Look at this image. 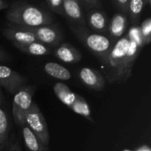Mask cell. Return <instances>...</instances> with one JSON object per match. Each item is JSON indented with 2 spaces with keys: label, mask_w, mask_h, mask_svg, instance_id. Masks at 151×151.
<instances>
[{
  "label": "cell",
  "mask_w": 151,
  "mask_h": 151,
  "mask_svg": "<svg viewBox=\"0 0 151 151\" xmlns=\"http://www.w3.org/2000/svg\"><path fill=\"white\" fill-rule=\"evenodd\" d=\"M71 109L75 113L86 118L88 120L94 123V120L91 117V111H90L89 106H88V103L86 102V100L81 96L76 94L75 100H74L73 105L71 106Z\"/></svg>",
  "instance_id": "18"
},
{
  "label": "cell",
  "mask_w": 151,
  "mask_h": 151,
  "mask_svg": "<svg viewBox=\"0 0 151 151\" xmlns=\"http://www.w3.org/2000/svg\"><path fill=\"white\" fill-rule=\"evenodd\" d=\"M15 46L27 54L34 56H43L50 52V50L41 42H32L29 44H15Z\"/></svg>",
  "instance_id": "19"
},
{
  "label": "cell",
  "mask_w": 151,
  "mask_h": 151,
  "mask_svg": "<svg viewBox=\"0 0 151 151\" xmlns=\"http://www.w3.org/2000/svg\"><path fill=\"white\" fill-rule=\"evenodd\" d=\"M80 78L81 81L89 88L100 91L105 86V79L97 70L84 67L80 71Z\"/></svg>",
  "instance_id": "10"
},
{
  "label": "cell",
  "mask_w": 151,
  "mask_h": 151,
  "mask_svg": "<svg viewBox=\"0 0 151 151\" xmlns=\"http://www.w3.org/2000/svg\"><path fill=\"white\" fill-rule=\"evenodd\" d=\"M127 26V16L123 13H115L112 17L109 27V33L114 38H121Z\"/></svg>",
  "instance_id": "14"
},
{
  "label": "cell",
  "mask_w": 151,
  "mask_h": 151,
  "mask_svg": "<svg viewBox=\"0 0 151 151\" xmlns=\"http://www.w3.org/2000/svg\"><path fill=\"white\" fill-rule=\"evenodd\" d=\"M44 4L49 7L52 12L61 16H65V12L63 8V0H47Z\"/></svg>",
  "instance_id": "23"
},
{
  "label": "cell",
  "mask_w": 151,
  "mask_h": 151,
  "mask_svg": "<svg viewBox=\"0 0 151 151\" xmlns=\"http://www.w3.org/2000/svg\"><path fill=\"white\" fill-rule=\"evenodd\" d=\"M9 151H21V149H20V146H19V143L18 142V141H14L10 148H9Z\"/></svg>",
  "instance_id": "26"
},
{
  "label": "cell",
  "mask_w": 151,
  "mask_h": 151,
  "mask_svg": "<svg viewBox=\"0 0 151 151\" xmlns=\"http://www.w3.org/2000/svg\"><path fill=\"white\" fill-rule=\"evenodd\" d=\"M63 8L65 16L73 25L88 27L85 15L82 12V7L79 1L76 0H63Z\"/></svg>",
  "instance_id": "8"
},
{
  "label": "cell",
  "mask_w": 151,
  "mask_h": 151,
  "mask_svg": "<svg viewBox=\"0 0 151 151\" xmlns=\"http://www.w3.org/2000/svg\"><path fill=\"white\" fill-rule=\"evenodd\" d=\"M23 30L31 32L35 35L39 42H43L45 44H50L56 46L59 44L62 40V35L56 27L51 26H42L37 27H19Z\"/></svg>",
  "instance_id": "7"
},
{
  "label": "cell",
  "mask_w": 151,
  "mask_h": 151,
  "mask_svg": "<svg viewBox=\"0 0 151 151\" xmlns=\"http://www.w3.org/2000/svg\"><path fill=\"white\" fill-rule=\"evenodd\" d=\"M125 151H129V150H125Z\"/></svg>",
  "instance_id": "30"
},
{
  "label": "cell",
  "mask_w": 151,
  "mask_h": 151,
  "mask_svg": "<svg viewBox=\"0 0 151 151\" xmlns=\"http://www.w3.org/2000/svg\"><path fill=\"white\" fill-rule=\"evenodd\" d=\"M9 135V119L5 109L4 97L0 88V151L7 144Z\"/></svg>",
  "instance_id": "12"
},
{
  "label": "cell",
  "mask_w": 151,
  "mask_h": 151,
  "mask_svg": "<svg viewBox=\"0 0 151 151\" xmlns=\"http://www.w3.org/2000/svg\"><path fill=\"white\" fill-rule=\"evenodd\" d=\"M8 6H9V4H8L7 3L3 2V1H1V0H0V10L4 9V8H8Z\"/></svg>",
  "instance_id": "27"
},
{
  "label": "cell",
  "mask_w": 151,
  "mask_h": 151,
  "mask_svg": "<svg viewBox=\"0 0 151 151\" xmlns=\"http://www.w3.org/2000/svg\"><path fill=\"white\" fill-rule=\"evenodd\" d=\"M140 30L142 33V36L143 38L144 43L145 44H149L151 41V19L148 18L147 19H145L141 27H140Z\"/></svg>",
  "instance_id": "22"
},
{
  "label": "cell",
  "mask_w": 151,
  "mask_h": 151,
  "mask_svg": "<svg viewBox=\"0 0 151 151\" xmlns=\"http://www.w3.org/2000/svg\"><path fill=\"white\" fill-rule=\"evenodd\" d=\"M0 58H1V54H0Z\"/></svg>",
  "instance_id": "29"
},
{
  "label": "cell",
  "mask_w": 151,
  "mask_h": 151,
  "mask_svg": "<svg viewBox=\"0 0 151 151\" xmlns=\"http://www.w3.org/2000/svg\"><path fill=\"white\" fill-rule=\"evenodd\" d=\"M24 123L35 134V136L40 140V142L45 147H47L50 142L48 126L42 111H40L36 104L33 103L30 110L25 116Z\"/></svg>",
  "instance_id": "4"
},
{
  "label": "cell",
  "mask_w": 151,
  "mask_h": 151,
  "mask_svg": "<svg viewBox=\"0 0 151 151\" xmlns=\"http://www.w3.org/2000/svg\"><path fill=\"white\" fill-rule=\"evenodd\" d=\"M6 19L13 25L25 27L50 26L53 22V19L48 12L24 2H15L9 5Z\"/></svg>",
  "instance_id": "2"
},
{
  "label": "cell",
  "mask_w": 151,
  "mask_h": 151,
  "mask_svg": "<svg viewBox=\"0 0 151 151\" xmlns=\"http://www.w3.org/2000/svg\"><path fill=\"white\" fill-rule=\"evenodd\" d=\"M145 5V2L143 0H131L129 3V15L131 20L134 24L137 25L140 21V17L143 7Z\"/></svg>",
  "instance_id": "20"
},
{
  "label": "cell",
  "mask_w": 151,
  "mask_h": 151,
  "mask_svg": "<svg viewBox=\"0 0 151 151\" xmlns=\"http://www.w3.org/2000/svg\"><path fill=\"white\" fill-rule=\"evenodd\" d=\"M4 35L12 41L13 44H29L32 42H39L31 32L21 29L16 25H12L9 27L4 29Z\"/></svg>",
  "instance_id": "9"
},
{
  "label": "cell",
  "mask_w": 151,
  "mask_h": 151,
  "mask_svg": "<svg viewBox=\"0 0 151 151\" xmlns=\"http://www.w3.org/2000/svg\"><path fill=\"white\" fill-rule=\"evenodd\" d=\"M58 58L65 63L75 64L81 59V54L80 51L68 43L61 44L55 52Z\"/></svg>",
  "instance_id": "13"
},
{
  "label": "cell",
  "mask_w": 151,
  "mask_h": 151,
  "mask_svg": "<svg viewBox=\"0 0 151 151\" xmlns=\"http://www.w3.org/2000/svg\"><path fill=\"white\" fill-rule=\"evenodd\" d=\"M20 127L25 144L29 151H47L46 147L40 142V140L25 123Z\"/></svg>",
  "instance_id": "15"
},
{
  "label": "cell",
  "mask_w": 151,
  "mask_h": 151,
  "mask_svg": "<svg viewBox=\"0 0 151 151\" xmlns=\"http://www.w3.org/2000/svg\"><path fill=\"white\" fill-rule=\"evenodd\" d=\"M44 71L51 77L58 80L68 81L71 79L72 75L68 69L62 66L61 65L54 62H49L44 65Z\"/></svg>",
  "instance_id": "17"
},
{
  "label": "cell",
  "mask_w": 151,
  "mask_h": 151,
  "mask_svg": "<svg viewBox=\"0 0 151 151\" xmlns=\"http://www.w3.org/2000/svg\"><path fill=\"white\" fill-rule=\"evenodd\" d=\"M33 90L29 87H23L14 94L12 101V116L19 126L24 124L25 116L33 104Z\"/></svg>",
  "instance_id": "5"
},
{
  "label": "cell",
  "mask_w": 151,
  "mask_h": 151,
  "mask_svg": "<svg viewBox=\"0 0 151 151\" xmlns=\"http://www.w3.org/2000/svg\"><path fill=\"white\" fill-rule=\"evenodd\" d=\"M81 7H84L88 12L90 10H94L95 8H98L101 5V2L99 0H82L80 1Z\"/></svg>",
  "instance_id": "24"
},
{
  "label": "cell",
  "mask_w": 151,
  "mask_h": 151,
  "mask_svg": "<svg viewBox=\"0 0 151 151\" xmlns=\"http://www.w3.org/2000/svg\"><path fill=\"white\" fill-rule=\"evenodd\" d=\"M141 50L127 36L118 40L109 54L108 63L105 66L107 80L111 83L126 82L132 75L133 66Z\"/></svg>",
  "instance_id": "1"
},
{
  "label": "cell",
  "mask_w": 151,
  "mask_h": 151,
  "mask_svg": "<svg viewBox=\"0 0 151 151\" xmlns=\"http://www.w3.org/2000/svg\"><path fill=\"white\" fill-rule=\"evenodd\" d=\"M128 39L132 42H134L138 47H140L141 49H142V47L145 45L143 38L142 36V33L140 30V27L138 26H134L133 27H131L129 33H128Z\"/></svg>",
  "instance_id": "21"
},
{
  "label": "cell",
  "mask_w": 151,
  "mask_h": 151,
  "mask_svg": "<svg viewBox=\"0 0 151 151\" xmlns=\"http://www.w3.org/2000/svg\"><path fill=\"white\" fill-rule=\"evenodd\" d=\"M54 93L56 96L67 107L71 108L73 105L74 100H75V96L74 94L65 84L62 82H58L54 85Z\"/></svg>",
  "instance_id": "16"
},
{
  "label": "cell",
  "mask_w": 151,
  "mask_h": 151,
  "mask_svg": "<svg viewBox=\"0 0 151 151\" xmlns=\"http://www.w3.org/2000/svg\"><path fill=\"white\" fill-rule=\"evenodd\" d=\"M70 28L76 37L96 55L104 66H106L109 54L114 45L111 40L102 34L91 32L88 27L71 24Z\"/></svg>",
  "instance_id": "3"
},
{
  "label": "cell",
  "mask_w": 151,
  "mask_h": 151,
  "mask_svg": "<svg viewBox=\"0 0 151 151\" xmlns=\"http://www.w3.org/2000/svg\"><path fill=\"white\" fill-rule=\"evenodd\" d=\"M136 151H150V149L148 146H143V147H141L140 149H138Z\"/></svg>",
  "instance_id": "28"
},
{
  "label": "cell",
  "mask_w": 151,
  "mask_h": 151,
  "mask_svg": "<svg viewBox=\"0 0 151 151\" xmlns=\"http://www.w3.org/2000/svg\"><path fill=\"white\" fill-rule=\"evenodd\" d=\"M87 25H88L93 30L100 33H106L108 31L107 17L104 12L98 10H90L87 13Z\"/></svg>",
  "instance_id": "11"
},
{
  "label": "cell",
  "mask_w": 151,
  "mask_h": 151,
  "mask_svg": "<svg viewBox=\"0 0 151 151\" xmlns=\"http://www.w3.org/2000/svg\"><path fill=\"white\" fill-rule=\"evenodd\" d=\"M24 84V78L17 72L8 66L0 65V88H4L10 94H15L25 87Z\"/></svg>",
  "instance_id": "6"
},
{
  "label": "cell",
  "mask_w": 151,
  "mask_h": 151,
  "mask_svg": "<svg viewBox=\"0 0 151 151\" xmlns=\"http://www.w3.org/2000/svg\"><path fill=\"white\" fill-rule=\"evenodd\" d=\"M116 7H118L123 14L126 16L129 13V0H115L112 2Z\"/></svg>",
  "instance_id": "25"
}]
</instances>
